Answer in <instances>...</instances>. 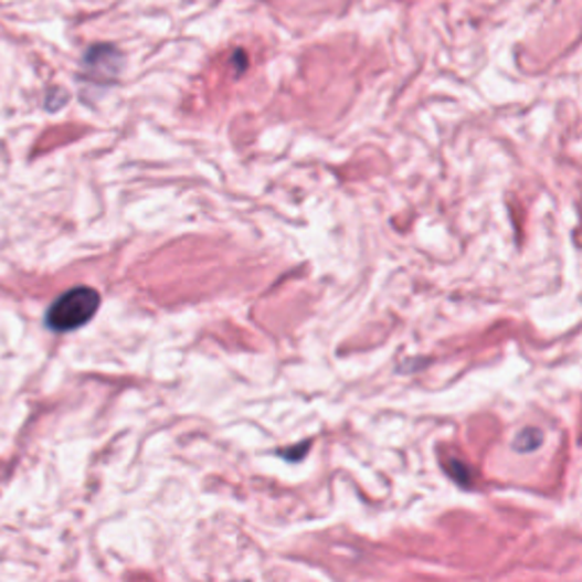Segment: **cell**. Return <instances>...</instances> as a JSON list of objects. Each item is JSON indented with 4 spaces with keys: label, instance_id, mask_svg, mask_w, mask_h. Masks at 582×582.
<instances>
[{
    "label": "cell",
    "instance_id": "6da1fadb",
    "mask_svg": "<svg viewBox=\"0 0 582 582\" xmlns=\"http://www.w3.org/2000/svg\"><path fill=\"white\" fill-rule=\"evenodd\" d=\"M100 307V294L92 287H73L49 309L46 326L53 332H73L87 326Z\"/></svg>",
    "mask_w": 582,
    "mask_h": 582
},
{
    "label": "cell",
    "instance_id": "7a4b0ae2",
    "mask_svg": "<svg viewBox=\"0 0 582 582\" xmlns=\"http://www.w3.org/2000/svg\"><path fill=\"white\" fill-rule=\"evenodd\" d=\"M121 68V53L114 46H94L85 55V71L94 81L112 83Z\"/></svg>",
    "mask_w": 582,
    "mask_h": 582
},
{
    "label": "cell",
    "instance_id": "3957f363",
    "mask_svg": "<svg viewBox=\"0 0 582 582\" xmlns=\"http://www.w3.org/2000/svg\"><path fill=\"white\" fill-rule=\"evenodd\" d=\"M541 442H544V435H541L539 428H526L515 440V448L521 453H530V451H537L541 446Z\"/></svg>",
    "mask_w": 582,
    "mask_h": 582
}]
</instances>
